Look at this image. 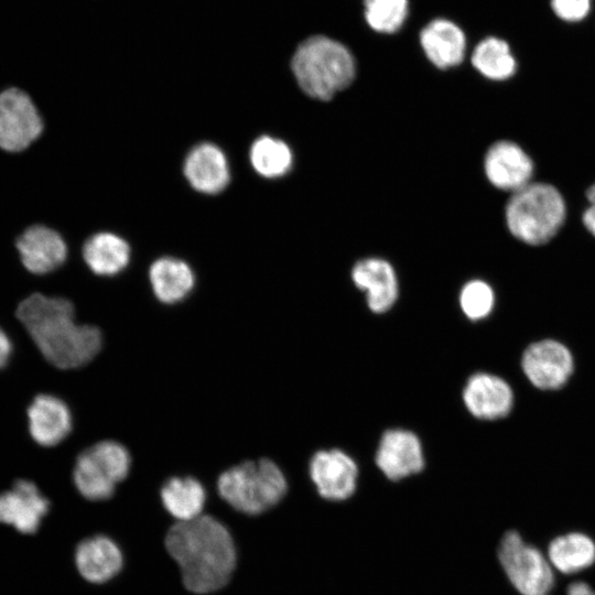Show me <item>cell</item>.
I'll return each mask as SVG.
<instances>
[{"label":"cell","instance_id":"1","mask_svg":"<svg viewBox=\"0 0 595 595\" xmlns=\"http://www.w3.org/2000/svg\"><path fill=\"white\" fill-rule=\"evenodd\" d=\"M15 314L43 357L60 369L85 366L102 347L100 328L79 324L65 298L34 293L18 305Z\"/></svg>","mask_w":595,"mask_h":595},{"label":"cell","instance_id":"2","mask_svg":"<svg viewBox=\"0 0 595 595\" xmlns=\"http://www.w3.org/2000/svg\"><path fill=\"white\" fill-rule=\"evenodd\" d=\"M165 545L191 592L205 594L221 588L235 569L232 539L225 526L212 516L201 515L177 522L169 530Z\"/></svg>","mask_w":595,"mask_h":595},{"label":"cell","instance_id":"3","mask_svg":"<svg viewBox=\"0 0 595 595\" xmlns=\"http://www.w3.org/2000/svg\"><path fill=\"white\" fill-rule=\"evenodd\" d=\"M291 68L301 89L317 100H329L356 76L351 52L325 35H312L295 50Z\"/></svg>","mask_w":595,"mask_h":595},{"label":"cell","instance_id":"4","mask_svg":"<svg viewBox=\"0 0 595 595\" xmlns=\"http://www.w3.org/2000/svg\"><path fill=\"white\" fill-rule=\"evenodd\" d=\"M217 489L220 497L236 510L259 515L285 496L288 483L273 461L259 458L226 469L218 477Z\"/></svg>","mask_w":595,"mask_h":595},{"label":"cell","instance_id":"5","mask_svg":"<svg viewBox=\"0 0 595 595\" xmlns=\"http://www.w3.org/2000/svg\"><path fill=\"white\" fill-rule=\"evenodd\" d=\"M565 218V203L560 192L545 183H529L515 192L506 208L510 232L530 245L549 241Z\"/></svg>","mask_w":595,"mask_h":595},{"label":"cell","instance_id":"6","mask_svg":"<svg viewBox=\"0 0 595 595\" xmlns=\"http://www.w3.org/2000/svg\"><path fill=\"white\" fill-rule=\"evenodd\" d=\"M128 448L112 440H104L83 451L76 458L73 478L77 490L89 500L110 498L116 485L129 474Z\"/></svg>","mask_w":595,"mask_h":595},{"label":"cell","instance_id":"7","mask_svg":"<svg viewBox=\"0 0 595 595\" xmlns=\"http://www.w3.org/2000/svg\"><path fill=\"white\" fill-rule=\"evenodd\" d=\"M498 558L509 582L521 595H548L552 589L554 574L547 555L517 531L504 534Z\"/></svg>","mask_w":595,"mask_h":595},{"label":"cell","instance_id":"8","mask_svg":"<svg viewBox=\"0 0 595 595\" xmlns=\"http://www.w3.org/2000/svg\"><path fill=\"white\" fill-rule=\"evenodd\" d=\"M42 130V118L26 93L9 88L0 94L1 149L22 151L40 137Z\"/></svg>","mask_w":595,"mask_h":595},{"label":"cell","instance_id":"9","mask_svg":"<svg viewBox=\"0 0 595 595\" xmlns=\"http://www.w3.org/2000/svg\"><path fill=\"white\" fill-rule=\"evenodd\" d=\"M309 474L318 495L327 500H345L356 490L357 464L342 450L329 448L314 453L309 463Z\"/></svg>","mask_w":595,"mask_h":595},{"label":"cell","instance_id":"10","mask_svg":"<svg viewBox=\"0 0 595 595\" xmlns=\"http://www.w3.org/2000/svg\"><path fill=\"white\" fill-rule=\"evenodd\" d=\"M375 462L390 480H400L424 468V455L419 436L404 429H389L378 443Z\"/></svg>","mask_w":595,"mask_h":595},{"label":"cell","instance_id":"11","mask_svg":"<svg viewBox=\"0 0 595 595\" xmlns=\"http://www.w3.org/2000/svg\"><path fill=\"white\" fill-rule=\"evenodd\" d=\"M522 368L532 385L550 390L562 387L573 369L569 349L555 340L530 345L522 357Z\"/></svg>","mask_w":595,"mask_h":595},{"label":"cell","instance_id":"12","mask_svg":"<svg viewBox=\"0 0 595 595\" xmlns=\"http://www.w3.org/2000/svg\"><path fill=\"white\" fill-rule=\"evenodd\" d=\"M50 502L30 480H18L0 495V522L22 533H34L48 511Z\"/></svg>","mask_w":595,"mask_h":595},{"label":"cell","instance_id":"13","mask_svg":"<svg viewBox=\"0 0 595 595\" xmlns=\"http://www.w3.org/2000/svg\"><path fill=\"white\" fill-rule=\"evenodd\" d=\"M484 165L487 178L497 188L515 193L531 183L532 161L513 142L494 143L486 153Z\"/></svg>","mask_w":595,"mask_h":595},{"label":"cell","instance_id":"14","mask_svg":"<svg viewBox=\"0 0 595 595\" xmlns=\"http://www.w3.org/2000/svg\"><path fill=\"white\" fill-rule=\"evenodd\" d=\"M24 268L33 274H46L66 260L67 248L61 235L43 225L29 227L17 240Z\"/></svg>","mask_w":595,"mask_h":595},{"label":"cell","instance_id":"15","mask_svg":"<svg viewBox=\"0 0 595 595\" xmlns=\"http://www.w3.org/2000/svg\"><path fill=\"white\" fill-rule=\"evenodd\" d=\"M463 401L468 412L477 419L495 420L508 414L513 396L509 385L495 375H472L463 390Z\"/></svg>","mask_w":595,"mask_h":595},{"label":"cell","instance_id":"16","mask_svg":"<svg viewBox=\"0 0 595 595\" xmlns=\"http://www.w3.org/2000/svg\"><path fill=\"white\" fill-rule=\"evenodd\" d=\"M31 437L42 446H55L64 441L73 428L71 410L56 396H36L28 408Z\"/></svg>","mask_w":595,"mask_h":595},{"label":"cell","instance_id":"17","mask_svg":"<svg viewBox=\"0 0 595 595\" xmlns=\"http://www.w3.org/2000/svg\"><path fill=\"white\" fill-rule=\"evenodd\" d=\"M355 285L366 292L367 305L374 313H385L396 303L399 284L393 267L379 258H367L351 269Z\"/></svg>","mask_w":595,"mask_h":595},{"label":"cell","instance_id":"18","mask_svg":"<svg viewBox=\"0 0 595 595\" xmlns=\"http://www.w3.org/2000/svg\"><path fill=\"white\" fill-rule=\"evenodd\" d=\"M420 44L429 61L441 69L459 65L465 56V34L447 19L429 22L420 32Z\"/></svg>","mask_w":595,"mask_h":595},{"label":"cell","instance_id":"19","mask_svg":"<svg viewBox=\"0 0 595 595\" xmlns=\"http://www.w3.org/2000/svg\"><path fill=\"white\" fill-rule=\"evenodd\" d=\"M184 174L198 192L216 194L229 182L225 154L215 144L202 143L191 150L184 163Z\"/></svg>","mask_w":595,"mask_h":595},{"label":"cell","instance_id":"20","mask_svg":"<svg viewBox=\"0 0 595 595\" xmlns=\"http://www.w3.org/2000/svg\"><path fill=\"white\" fill-rule=\"evenodd\" d=\"M75 561L85 580L91 583H104L120 571L122 554L112 540L97 536L78 544Z\"/></svg>","mask_w":595,"mask_h":595},{"label":"cell","instance_id":"21","mask_svg":"<svg viewBox=\"0 0 595 595\" xmlns=\"http://www.w3.org/2000/svg\"><path fill=\"white\" fill-rule=\"evenodd\" d=\"M149 279L156 299L165 304L183 301L193 290L195 277L183 260L164 257L150 267Z\"/></svg>","mask_w":595,"mask_h":595},{"label":"cell","instance_id":"22","mask_svg":"<svg viewBox=\"0 0 595 595\" xmlns=\"http://www.w3.org/2000/svg\"><path fill=\"white\" fill-rule=\"evenodd\" d=\"M547 558L563 574L578 573L595 563V542L583 532H569L552 539Z\"/></svg>","mask_w":595,"mask_h":595},{"label":"cell","instance_id":"23","mask_svg":"<svg viewBox=\"0 0 595 595\" xmlns=\"http://www.w3.org/2000/svg\"><path fill=\"white\" fill-rule=\"evenodd\" d=\"M83 257L94 273L115 275L129 263L130 249L119 236L111 232H99L86 241Z\"/></svg>","mask_w":595,"mask_h":595},{"label":"cell","instance_id":"24","mask_svg":"<svg viewBox=\"0 0 595 595\" xmlns=\"http://www.w3.org/2000/svg\"><path fill=\"white\" fill-rule=\"evenodd\" d=\"M161 500L178 522H184L201 516L206 493L199 480L194 477H172L161 488Z\"/></svg>","mask_w":595,"mask_h":595},{"label":"cell","instance_id":"25","mask_svg":"<svg viewBox=\"0 0 595 595\" xmlns=\"http://www.w3.org/2000/svg\"><path fill=\"white\" fill-rule=\"evenodd\" d=\"M472 64L491 80H505L517 69V62L508 43L496 36H488L475 46Z\"/></svg>","mask_w":595,"mask_h":595},{"label":"cell","instance_id":"26","mask_svg":"<svg viewBox=\"0 0 595 595\" xmlns=\"http://www.w3.org/2000/svg\"><path fill=\"white\" fill-rule=\"evenodd\" d=\"M253 169L262 176L274 178L284 175L292 165V152L283 141L263 136L250 149Z\"/></svg>","mask_w":595,"mask_h":595},{"label":"cell","instance_id":"27","mask_svg":"<svg viewBox=\"0 0 595 595\" xmlns=\"http://www.w3.org/2000/svg\"><path fill=\"white\" fill-rule=\"evenodd\" d=\"M409 14V0H364L367 24L376 32L392 34L404 24Z\"/></svg>","mask_w":595,"mask_h":595},{"label":"cell","instance_id":"28","mask_svg":"<svg viewBox=\"0 0 595 595\" xmlns=\"http://www.w3.org/2000/svg\"><path fill=\"white\" fill-rule=\"evenodd\" d=\"M459 306L472 321L486 317L494 306V292L491 288L482 280L467 282L459 293Z\"/></svg>","mask_w":595,"mask_h":595},{"label":"cell","instance_id":"29","mask_svg":"<svg viewBox=\"0 0 595 595\" xmlns=\"http://www.w3.org/2000/svg\"><path fill=\"white\" fill-rule=\"evenodd\" d=\"M592 7V0H551L554 14L565 22L584 20Z\"/></svg>","mask_w":595,"mask_h":595},{"label":"cell","instance_id":"30","mask_svg":"<svg viewBox=\"0 0 595 595\" xmlns=\"http://www.w3.org/2000/svg\"><path fill=\"white\" fill-rule=\"evenodd\" d=\"M589 206L583 214V224L586 229L595 236V184H593L586 193Z\"/></svg>","mask_w":595,"mask_h":595},{"label":"cell","instance_id":"31","mask_svg":"<svg viewBox=\"0 0 595 595\" xmlns=\"http://www.w3.org/2000/svg\"><path fill=\"white\" fill-rule=\"evenodd\" d=\"M12 343L7 333L0 327V369L7 366L12 355Z\"/></svg>","mask_w":595,"mask_h":595},{"label":"cell","instance_id":"32","mask_svg":"<svg viewBox=\"0 0 595 595\" xmlns=\"http://www.w3.org/2000/svg\"><path fill=\"white\" fill-rule=\"evenodd\" d=\"M566 595H595V591L587 583L576 581L567 586Z\"/></svg>","mask_w":595,"mask_h":595}]
</instances>
